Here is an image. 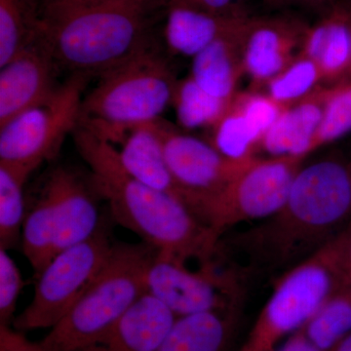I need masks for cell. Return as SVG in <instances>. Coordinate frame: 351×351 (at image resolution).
Masks as SVG:
<instances>
[{
	"instance_id": "19",
	"label": "cell",
	"mask_w": 351,
	"mask_h": 351,
	"mask_svg": "<svg viewBox=\"0 0 351 351\" xmlns=\"http://www.w3.org/2000/svg\"><path fill=\"white\" fill-rule=\"evenodd\" d=\"M251 17L193 58L189 76L208 93L225 100L237 93L240 78L245 75L243 41Z\"/></svg>"
},
{
	"instance_id": "40",
	"label": "cell",
	"mask_w": 351,
	"mask_h": 351,
	"mask_svg": "<svg viewBox=\"0 0 351 351\" xmlns=\"http://www.w3.org/2000/svg\"><path fill=\"white\" fill-rule=\"evenodd\" d=\"M350 1H351V0H350Z\"/></svg>"
},
{
	"instance_id": "5",
	"label": "cell",
	"mask_w": 351,
	"mask_h": 351,
	"mask_svg": "<svg viewBox=\"0 0 351 351\" xmlns=\"http://www.w3.org/2000/svg\"><path fill=\"white\" fill-rule=\"evenodd\" d=\"M178 80L158 46L101 75L83 98L80 124L114 145L126 132L161 119Z\"/></svg>"
},
{
	"instance_id": "30",
	"label": "cell",
	"mask_w": 351,
	"mask_h": 351,
	"mask_svg": "<svg viewBox=\"0 0 351 351\" xmlns=\"http://www.w3.org/2000/svg\"><path fill=\"white\" fill-rule=\"evenodd\" d=\"M24 280L5 249L0 248V325H12Z\"/></svg>"
},
{
	"instance_id": "31",
	"label": "cell",
	"mask_w": 351,
	"mask_h": 351,
	"mask_svg": "<svg viewBox=\"0 0 351 351\" xmlns=\"http://www.w3.org/2000/svg\"><path fill=\"white\" fill-rule=\"evenodd\" d=\"M332 245L343 282L351 285V223L332 240Z\"/></svg>"
},
{
	"instance_id": "39",
	"label": "cell",
	"mask_w": 351,
	"mask_h": 351,
	"mask_svg": "<svg viewBox=\"0 0 351 351\" xmlns=\"http://www.w3.org/2000/svg\"><path fill=\"white\" fill-rule=\"evenodd\" d=\"M41 351H45V350H44L43 348V350H41Z\"/></svg>"
},
{
	"instance_id": "9",
	"label": "cell",
	"mask_w": 351,
	"mask_h": 351,
	"mask_svg": "<svg viewBox=\"0 0 351 351\" xmlns=\"http://www.w3.org/2000/svg\"><path fill=\"white\" fill-rule=\"evenodd\" d=\"M304 157H255L203 208L201 221L223 237L233 226L269 218L283 206Z\"/></svg>"
},
{
	"instance_id": "37",
	"label": "cell",
	"mask_w": 351,
	"mask_h": 351,
	"mask_svg": "<svg viewBox=\"0 0 351 351\" xmlns=\"http://www.w3.org/2000/svg\"><path fill=\"white\" fill-rule=\"evenodd\" d=\"M263 2L269 6L278 7L285 3L286 0H263Z\"/></svg>"
},
{
	"instance_id": "29",
	"label": "cell",
	"mask_w": 351,
	"mask_h": 351,
	"mask_svg": "<svg viewBox=\"0 0 351 351\" xmlns=\"http://www.w3.org/2000/svg\"><path fill=\"white\" fill-rule=\"evenodd\" d=\"M351 132V77L329 86L313 152Z\"/></svg>"
},
{
	"instance_id": "11",
	"label": "cell",
	"mask_w": 351,
	"mask_h": 351,
	"mask_svg": "<svg viewBox=\"0 0 351 351\" xmlns=\"http://www.w3.org/2000/svg\"><path fill=\"white\" fill-rule=\"evenodd\" d=\"M162 142L164 156L189 209L200 219L203 208L253 160L223 156L206 141L176 129L162 119L152 122Z\"/></svg>"
},
{
	"instance_id": "32",
	"label": "cell",
	"mask_w": 351,
	"mask_h": 351,
	"mask_svg": "<svg viewBox=\"0 0 351 351\" xmlns=\"http://www.w3.org/2000/svg\"><path fill=\"white\" fill-rule=\"evenodd\" d=\"M39 343H34L18 330L0 325V351H41Z\"/></svg>"
},
{
	"instance_id": "24",
	"label": "cell",
	"mask_w": 351,
	"mask_h": 351,
	"mask_svg": "<svg viewBox=\"0 0 351 351\" xmlns=\"http://www.w3.org/2000/svg\"><path fill=\"white\" fill-rule=\"evenodd\" d=\"M232 100L208 93L189 75L178 80L171 106L174 108L178 123L182 128L212 130L228 110Z\"/></svg>"
},
{
	"instance_id": "33",
	"label": "cell",
	"mask_w": 351,
	"mask_h": 351,
	"mask_svg": "<svg viewBox=\"0 0 351 351\" xmlns=\"http://www.w3.org/2000/svg\"><path fill=\"white\" fill-rule=\"evenodd\" d=\"M180 3L211 12H230L244 8L242 0H176Z\"/></svg>"
},
{
	"instance_id": "34",
	"label": "cell",
	"mask_w": 351,
	"mask_h": 351,
	"mask_svg": "<svg viewBox=\"0 0 351 351\" xmlns=\"http://www.w3.org/2000/svg\"><path fill=\"white\" fill-rule=\"evenodd\" d=\"M272 351H321L302 331L295 332Z\"/></svg>"
},
{
	"instance_id": "27",
	"label": "cell",
	"mask_w": 351,
	"mask_h": 351,
	"mask_svg": "<svg viewBox=\"0 0 351 351\" xmlns=\"http://www.w3.org/2000/svg\"><path fill=\"white\" fill-rule=\"evenodd\" d=\"M263 136L237 105L234 98L216 126L210 143L223 156L234 159L256 157Z\"/></svg>"
},
{
	"instance_id": "12",
	"label": "cell",
	"mask_w": 351,
	"mask_h": 351,
	"mask_svg": "<svg viewBox=\"0 0 351 351\" xmlns=\"http://www.w3.org/2000/svg\"><path fill=\"white\" fill-rule=\"evenodd\" d=\"M309 25L291 16H252L243 41L245 75L257 91L300 56Z\"/></svg>"
},
{
	"instance_id": "35",
	"label": "cell",
	"mask_w": 351,
	"mask_h": 351,
	"mask_svg": "<svg viewBox=\"0 0 351 351\" xmlns=\"http://www.w3.org/2000/svg\"><path fill=\"white\" fill-rule=\"evenodd\" d=\"M289 1L304 8L311 9V10H324L327 12L341 0H289Z\"/></svg>"
},
{
	"instance_id": "4",
	"label": "cell",
	"mask_w": 351,
	"mask_h": 351,
	"mask_svg": "<svg viewBox=\"0 0 351 351\" xmlns=\"http://www.w3.org/2000/svg\"><path fill=\"white\" fill-rule=\"evenodd\" d=\"M156 253L145 242L115 243L93 282L39 346L45 351H80L105 336L147 294Z\"/></svg>"
},
{
	"instance_id": "23",
	"label": "cell",
	"mask_w": 351,
	"mask_h": 351,
	"mask_svg": "<svg viewBox=\"0 0 351 351\" xmlns=\"http://www.w3.org/2000/svg\"><path fill=\"white\" fill-rule=\"evenodd\" d=\"M43 0H0V66L38 38Z\"/></svg>"
},
{
	"instance_id": "2",
	"label": "cell",
	"mask_w": 351,
	"mask_h": 351,
	"mask_svg": "<svg viewBox=\"0 0 351 351\" xmlns=\"http://www.w3.org/2000/svg\"><path fill=\"white\" fill-rule=\"evenodd\" d=\"M71 135L89 166L94 188L108 201L117 223L162 257L184 263L218 257L221 237L182 201L132 177L120 162L114 145L88 127L78 124Z\"/></svg>"
},
{
	"instance_id": "15",
	"label": "cell",
	"mask_w": 351,
	"mask_h": 351,
	"mask_svg": "<svg viewBox=\"0 0 351 351\" xmlns=\"http://www.w3.org/2000/svg\"><path fill=\"white\" fill-rule=\"evenodd\" d=\"M250 16L245 8L230 12H211L169 0L166 8L164 40L172 54L195 58Z\"/></svg>"
},
{
	"instance_id": "38",
	"label": "cell",
	"mask_w": 351,
	"mask_h": 351,
	"mask_svg": "<svg viewBox=\"0 0 351 351\" xmlns=\"http://www.w3.org/2000/svg\"><path fill=\"white\" fill-rule=\"evenodd\" d=\"M346 6H348V12H350V19H351V1L350 0H346ZM350 77H351V75H350Z\"/></svg>"
},
{
	"instance_id": "16",
	"label": "cell",
	"mask_w": 351,
	"mask_h": 351,
	"mask_svg": "<svg viewBox=\"0 0 351 351\" xmlns=\"http://www.w3.org/2000/svg\"><path fill=\"white\" fill-rule=\"evenodd\" d=\"M176 318L169 307L147 292L105 336L80 351H157Z\"/></svg>"
},
{
	"instance_id": "36",
	"label": "cell",
	"mask_w": 351,
	"mask_h": 351,
	"mask_svg": "<svg viewBox=\"0 0 351 351\" xmlns=\"http://www.w3.org/2000/svg\"><path fill=\"white\" fill-rule=\"evenodd\" d=\"M327 351H351V332L345 338L339 339L338 343H335Z\"/></svg>"
},
{
	"instance_id": "26",
	"label": "cell",
	"mask_w": 351,
	"mask_h": 351,
	"mask_svg": "<svg viewBox=\"0 0 351 351\" xmlns=\"http://www.w3.org/2000/svg\"><path fill=\"white\" fill-rule=\"evenodd\" d=\"M29 176L0 163V248H14L22 239L25 211L24 186Z\"/></svg>"
},
{
	"instance_id": "14",
	"label": "cell",
	"mask_w": 351,
	"mask_h": 351,
	"mask_svg": "<svg viewBox=\"0 0 351 351\" xmlns=\"http://www.w3.org/2000/svg\"><path fill=\"white\" fill-rule=\"evenodd\" d=\"M46 184L54 196L58 217L56 255L89 239L101 225L93 182L71 168L59 166ZM55 255V256H56Z\"/></svg>"
},
{
	"instance_id": "20",
	"label": "cell",
	"mask_w": 351,
	"mask_h": 351,
	"mask_svg": "<svg viewBox=\"0 0 351 351\" xmlns=\"http://www.w3.org/2000/svg\"><path fill=\"white\" fill-rule=\"evenodd\" d=\"M120 144L121 149H117L120 162L132 177L149 188L174 196L188 206L186 195L171 173L162 142L152 122L127 131Z\"/></svg>"
},
{
	"instance_id": "18",
	"label": "cell",
	"mask_w": 351,
	"mask_h": 351,
	"mask_svg": "<svg viewBox=\"0 0 351 351\" xmlns=\"http://www.w3.org/2000/svg\"><path fill=\"white\" fill-rule=\"evenodd\" d=\"M329 86L321 85L306 98L289 106L263 136L258 149L269 157H304L313 152L322 121Z\"/></svg>"
},
{
	"instance_id": "3",
	"label": "cell",
	"mask_w": 351,
	"mask_h": 351,
	"mask_svg": "<svg viewBox=\"0 0 351 351\" xmlns=\"http://www.w3.org/2000/svg\"><path fill=\"white\" fill-rule=\"evenodd\" d=\"M169 0H43L41 38L71 75L99 76L156 47V15Z\"/></svg>"
},
{
	"instance_id": "8",
	"label": "cell",
	"mask_w": 351,
	"mask_h": 351,
	"mask_svg": "<svg viewBox=\"0 0 351 351\" xmlns=\"http://www.w3.org/2000/svg\"><path fill=\"white\" fill-rule=\"evenodd\" d=\"M114 245L101 219L89 239L58 253L39 274L31 304L14 318V329L24 332L54 327L93 282Z\"/></svg>"
},
{
	"instance_id": "7",
	"label": "cell",
	"mask_w": 351,
	"mask_h": 351,
	"mask_svg": "<svg viewBox=\"0 0 351 351\" xmlns=\"http://www.w3.org/2000/svg\"><path fill=\"white\" fill-rule=\"evenodd\" d=\"M88 80L86 75H71L49 100L0 126V163L31 176L54 158L68 134L80 124Z\"/></svg>"
},
{
	"instance_id": "13",
	"label": "cell",
	"mask_w": 351,
	"mask_h": 351,
	"mask_svg": "<svg viewBox=\"0 0 351 351\" xmlns=\"http://www.w3.org/2000/svg\"><path fill=\"white\" fill-rule=\"evenodd\" d=\"M59 68L40 34L0 66V126L25 110L49 100L60 85Z\"/></svg>"
},
{
	"instance_id": "22",
	"label": "cell",
	"mask_w": 351,
	"mask_h": 351,
	"mask_svg": "<svg viewBox=\"0 0 351 351\" xmlns=\"http://www.w3.org/2000/svg\"><path fill=\"white\" fill-rule=\"evenodd\" d=\"M58 217L52 191L44 184L36 204L25 214L22 230L23 253L36 277L56 255Z\"/></svg>"
},
{
	"instance_id": "10",
	"label": "cell",
	"mask_w": 351,
	"mask_h": 351,
	"mask_svg": "<svg viewBox=\"0 0 351 351\" xmlns=\"http://www.w3.org/2000/svg\"><path fill=\"white\" fill-rule=\"evenodd\" d=\"M219 258V257H218ZM147 292L169 307L176 317L239 309L244 295L241 279L217 258L197 269L156 253L147 274Z\"/></svg>"
},
{
	"instance_id": "28",
	"label": "cell",
	"mask_w": 351,
	"mask_h": 351,
	"mask_svg": "<svg viewBox=\"0 0 351 351\" xmlns=\"http://www.w3.org/2000/svg\"><path fill=\"white\" fill-rule=\"evenodd\" d=\"M321 85L324 83L319 66L301 54L263 87L265 94L287 108L306 98Z\"/></svg>"
},
{
	"instance_id": "17",
	"label": "cell",
	"mask_w": 351,
	"mask_h": 351,
	"mask_svg": "<svg viewBox=\"0 0 351 351\" xmlns=\"http://www.w3.org/2000/svg\"><path fill=\"white\" fill-rule=\"evenodd\" d=\"M301 54L319 66L327 86L351 75V19L345 1L325 12L316 24L309 25Z\"/></svg>"
},
{
	"instance_id": "1",
	"label": "cell",
	"mask_w": 351,
	"mask_h": 351,
	"mask_svg": "<svg viewBox=\"0 0 351 351\" xmlns=\"http://www.w3.org/2000/svg\"><path fill=\"white\" fill-rule=\"evenodd\" d=\"M351 223V154L334 152L295 176L283 206L234 235L233 250L253 267L287 271L337 239Z\"/></svg>"
},
{
	"instance_id": "21",
	"label": "cell",
	"mask_w": 351,
	"mask_h": 351,
	"mask_svg": "<svg viewBox=\"0 0 351 351\" xmlns=\"http://www.w3.org/2000/svg\"><path fill=\"white\" fill-rule=\"evenodd\" d=\"M237 318L239 309L177 317L157 351H228Z\"/></svg>"
},
{
	"instance_id": "6",
	"label": "cell",
	"mask_w": 351,
	"mask_h": 351,
	"mask_svg": "<svg viewBox=\"0 0 351 351\" xmlns=\"http://www.w3.org/2000/svg\"><path fill=\"white\" fill-rule=\"evenodd\" d=\"M343 279L332 241L277 279L271 295L237 351H272L300 331Z\"/></svg>"
},
{
	"instance_id": "25",
	"label": "cell",
	"mask_w": 351,
	"mask_h": 351,
	"mask_svg": "<svg viewBox=\"0 0 351 351\" xmlns=\"http://www.w3.org/2000/svg\"><path fill=\"white\" fill-rule=\"evenodd\" d=\"M300 331L321 351L350 334V284L339 286Z\"/></svg>"
}]
</instances>
